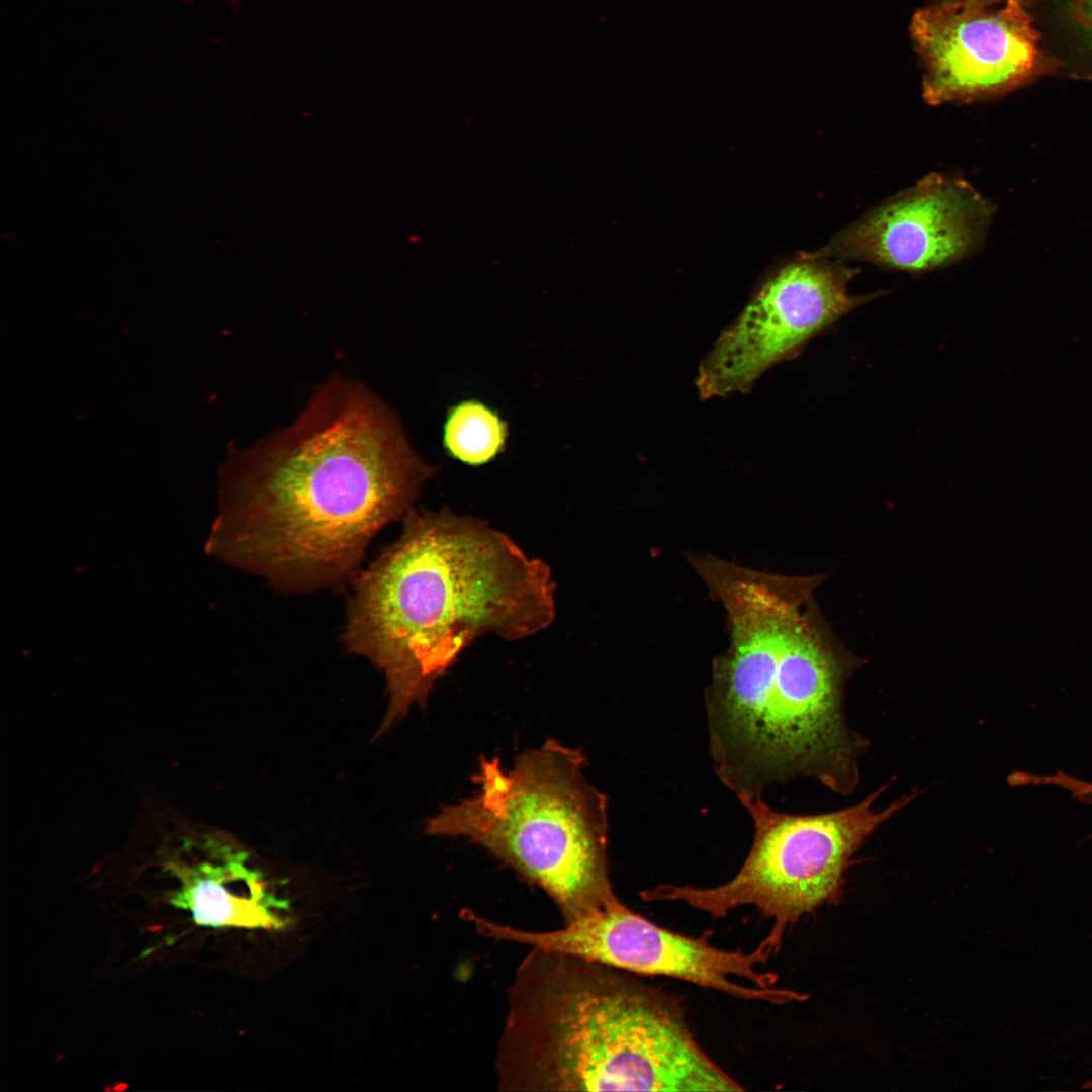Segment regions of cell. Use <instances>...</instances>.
I'll use <instances>...</instances> for the list:
<instances>
[{
    "label": "cell",
    "mask_w": 1092,
    "mask_h": 1092,
    "mask_svg": "<svg viewBox=\"0 0 1092 1092\" xmlns=\"http://www.w3.org/2000/svg\"><path fill=\"white\" fill-rule=\"evenodd\" d=\"M435 472L393 411L335 376L289 427L229 446L207 551L282 594L341 590Z\"/></svg>",
    "instance_id": "obj_1"
},
{
    "label": "cell",
    "mask_w": 1092,
    "mask_h": 1092,
    "mask_svg": "<svg viewBox=\"0 0 1092 1092\" xmlns=\"http://www.w3.org/2000/svg\"><path fill=\"white\" fill-rule=\"evenodd\" d=\"M398 538L351 583L341 640L381 670L388 728L477 637L516 641L555 617L550 567L485 521L413 508Z\"/></svg>",
    "instance_id": "obj_2"
},
{
    "label": "cell",
    "mask_w": 1092,
    "mask_h": 1092,
    "mask_svg": "<svg viewBox=\"0 0 1092 1092\" xmlns=\"http://www.w3.org/2000/svg\"><path fill=\"white\" fill-rule=\"evenodd\" d=\"M502 1091H742L691 1031L681 1003L632 973L531 947L508 989Z\"/></svg>",
    "instance_id": "obj_3"
},
{
    "label": "cell",
    "mask_w": 1092,
    "mask_h": 1092,
    "mask_svg": "<svg viewBox=\"0 0 1092 1092\" xmlns=\"http://www.w3.org/2000/svg\"><path fill=\"white\" fill-rule=\"evenodd\" d=\"M808 607L758 593L725 614L704 704L712 768L739 802L797 777L844 795L858 784L864 741L841 709L845 669Z\"/></svg>",
    "instance_id": "obj_4"
},
{
    "label": "cell",
    "mask_w": 1092,
    "mask_h": 1092,
    "mask_svg": "<svg viewBox=\"0 0 1092 1092\" xmlns=\"http://www.w3.org/2000/svg\"><path fill=\"white\" fill-rule=\"evenodd\" d=\"M577 748L548 738L511 768L480 759L473 795L444 805L425 827L464 838L543 890L565 924L619 898L609 870L608 797L585 775Z\"/></svg>",
    "instance_id": "obj_5"
},
{
    "label": "cell",
    "mask_w": 1092,
    "mask_h": 1092,
    "mask_svg": "<svg viewBox=\"0 0 1092 1092\" xmlns=\"http://www.w3.org/2000/svg\"><path fill=\"white\" fill-rule=\"evenodd\" d=\"M887 787L850 807L821 814L781 812L763 797L743 800L753 837L733 878L710 888L663 883L639 896L645 902L679 901L715 918L753 906L771 920L766 937L779 951L789 927L821 906L839 902L854 854L881 824L916 797L914 792L877 810L873 806Z\"/></svg>",
    "instance_id": "obj_6"
},
{
    "label": "cell",
    "mask_w": 1092,
    "mask_h": 1092,
    "mask_svg": "<svg viewBox=\"0 0 1092 1092\" xmlns=\"http://www.w3.org/2000/svg\"><path fill=\"white\" fill-rule=\"evenodd\" d=\"M472 923L487 938L570 954L636 975L670 977L744 1001L786 1004L805 997L775 988L778 975L758 971L759 965L779 952L767 937L749 952L721 949L706 936H687L661 927L619 899L552 931L524 930L479 914Z\"/></svg>",
    "instance_id": "obj_7"
},
{
    "label": "cell",
    "mask_w": 1092,
    "mask_h": 1092,
    "mask_svg": "<svg viewBox=\"0 0 1092 1092\" xmlns=\"http://www.w3.org/2000/svg\"><path fill=\"white\" fill-rule=\"evenodd\" d=\"M858 273L841 260L802 254L772 273L702 362L703 399L744 392L774 365L797 355L814 336L871 296L851 295Z\"/></svg>",
    "instance_id": "obj_8"
},
{
    "label": "cell",
    "mask_w": 1092,
    "mask_h": 1092,
    "mask_svg": "<svg viewBox=\"0 0 1092 1092\" xmlns=\"http://www.w3.org/2000/svg\"><path fill=\"white\" fill-rule=\"evenodd\" d=\"M911 34L931 105L995 96L1045 68L1038 33L1018 0L997 10L964 0L924 8L914 15Z\"/></svg>",
    "instance_id": "obj_9"
},
{
    "label": "cell",
    "mask_w": 1092,
    "mask_h": 1092,
    "mask_svg": "<svg viewBox=\"0 0 1092 1092\" xmlns=\"http://www.w3.org/2000/svg\"><path fill=\"white\" fill-rule=\"evenodd\" d=\"M994 206L962 178L929 174L835 235L815 256L925 272L983 244Z\"/></svg>",
    "instance_id": "obj_10"
},
{
    "label": "cell",
    "mask_w": 1092,
    "mask_h": 1092,
    "mask_svg": "<svg viewBox=\"0 0 1092 1092\" xmlns=\"http://www.w3.org/2000/svg\"><path fill=\"white\" fill-rule=\"evenodd\" d=\"M198 857L174 859L166 868L180 881L170 898L189 910L196 924L210 927L281 929L287 903L271 892L262 874L237 886L257 870L248 854L217 836L192 837Z\"/></svg>",
    "instance_id": "obj_11"
},
{
    "label": "cell",
    "mask_w": 1092,
    "mask_h": 1092,
    "mask_svg": "<svg viewBox=\"0 0 1092 1092\" xmlns=\"http://www.w3.org/2000/svg\"><path fill=\"white\" fill-rule=\"evenodd\" d=\"M508 438V423L480 400H462L446 414L442 435L445 453L465 465L476 467L493 461L506 450Z\"/></svg>",
    "instance_id": "obj_12"
},
{
    "label": "cell",
    "mask_w": 1092,
    "mask_h": 1092,
    "mask_svg": "<svg viewBox=\"0 0 1092 1092\" xmlns=\"http://www.w3.org/2000/svg\"><path fill=\"white\" fill-rule=\"evenodd\" d=\"M1069 14L1092 42V0H1071Z\"/></svg>",
    "instance_id": "obj_13"
},
{
    "label": "cell",
    "mask_w": 1092,
    "mask_h": 1092,
    "mask_svg": "<svg viewBox=\"0 0 1092 1092\" xmlns=\"http://www.w3.org/2000/svg\"><path fill=\"white\" fill-rule=\"evenodd\" d=\"M964 1L973 2V3L980 4V5L990 6V5L994 4V3L1000 2L1002 0H964Z\"/></svg>",
    "instance_id": "obj_14"
},
{
    "label": "cell",
    "mask_w": 1092,
    "mask_h": 1092,
    "mask_svg": "<svg viewBox=\"0 0 1092 1092\" xmlns=\"http://www.w3.org/2000/svg\"><path fill=\"white\" fill-rule=\"evenodd\" d=\"M1082 1088H1083V1089H1088V1090H1092V1080H1090V1081H1087V1082H1085V1083L1083 1084Z\"/></svg>",
    "instance_id": "obj_15"
}]
</instances>
